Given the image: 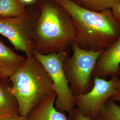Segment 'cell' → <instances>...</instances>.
Here are the masks:
<instances>
[{
	"label": "cell",
	"instance_id": "obj_1",
	"mask_svg": "<svg viewBox=\"0 0 120 120\" xmlns=\"http://www.w3.org/2000/svg\"><path fill=\"white\" fill-rule=\"evenodd\" d=\"M70 15L76 30L75 43L82 49L103 51L120 37V26L109 9L95 12L70 0H54Z\"/></svg>",
	"mask_w": 120,
	"mask_h": 120
},
{
	"label": "cell",
	"instance_id": "obj_2",
	"mask_svg": "<svg viewBox=\"0 0 120 120\" xmlns=\"http://www.w3.org/2000/svg\"><path fill=\"white\" fill-rule=\"evenodd\" d=\"M38 17L34 34V52L47 55L69 50L76 32L67 11L54 0H37Z\"/></svg>",
	"mask_w": 120,
	"mask_h": 120
},
{
	"label": "cell",
	"instance_id": "obj_3",
	"mask_svg": "<svg viewBox=\"0 0 120 120\" xmlns=\"http://www.w3.org/2000/svg\"><path fill=\"white\" fill-rule=\"evenodd\" d=\"M9 80L20 114L26 117L54 92L51 78L34 55L26 57L24 63Z\"/></svg>",
	"mask_w": 120,
	"mask_h": 120
},
{
	"label": "cell",
	"instance_id": "obj_4",
	"mask_svg": "<svg viewBox=\"0 0 120 120\" xmlns=\"http://www.w3.org/2000/svg\"><path fill=\"white\" fill-rule=\"evenodd\" d=\"M73 53L63 62V69L74 96L84 94L94 85L93 74L97 60L103 51L83 49L75 43L71 46Z\"/></svg>",
	"mask_w": 120,
	"mask_h": 120
},
{
	"label": "cell",
	"instance_id": "obj_5",
	"mask_svg": "<svg viewBox=\"0 0 120 120\" xmlns=\"http://www.w3.org/2000/svg\"><path fill=\"white\" fill-rule=\"evenodd\" d=\"M39 13L36 0L22 15L0 19V34L7 39L16 50L24 52L26 57L34 55V34Z\"/></svg>",
	"mask_w": 120,
	"mask_h": 120
},
{
	"label": "cell",
	"instance_id": "obj_6",
	"mask_svg": "<svg viewBox=\"0 0 120 120\" xmlns=\"http://www.w3.org/2000/svg\"><path fill=\"white\" fill-rule=\"evenodd\" d=\"M33 55L42 64L51 78L53 90L56 95V109L68 113L72 111L75 106L74 96L70 90L63 69V62L69 56V50L47 55L34 52Z\"/></svg>",
	"mask_w": 120,
	"mask_h": 120
},
{
	"label": "cell",
	"instance_id": "obj_7",
	"mask_svg": "<svg viewBox=\"0 0 120 120\" xmlns=\"http://www.w3.org/2000/svg\"><path fill=\"white\" fill-rule=\"evenodd\" d=\"M118 76L110 80L93 78L94 85L86 94L74 96L75 106L84 115L95 120L104 104L115 94Z\"/></svg>",
	"mask_w": 120,
	"mask_h": 120
},
{
	"label": "cell",
	"instance_id": "obj_8",
	"mask_svg": "<svg viewBox=\"0 0 120 120\" xmlns=\"http://www.w3.org/2000/svg\"><path fill=\"white\" fill-rule=\"evenodd\" d=\"M120 69V37L101 52L97 60L93 78L118 76Z\"/></svg>",
	"mask_w": 120,
	"mask_h": 120
},
{
	"label": "cell",
	"instance_id": "obj_9",
	"mask_svg": "<svg viewBox=\"0 0 120 120\" xmlns=\"http://www.w3.org/2000/svg\"><path fill=\"white\" fill-rule=\"evenodd\" d=\"M26 59V57L17 54L0 39V81H9Z\"/></svg>",
	"mask_w": 120,
	"mask_h": 120
},
{
	"label": "cell",
	"instance_id": "obj_10",
	"mask_svg": "<svg viewBox=\"0 0 120 120\" xmlns=\"http://www.w3.org/2000/svg\"><path fill=\"white\" fill-rule=\"evenodd\" d=\"M56 98L54 92L26 117L27 120H69L64 112L56 109Z\"/></svg>",
	"mask_w": 120,
	"mask_h": 120
},
{
	"label": "cell",
	"instance_id": "obj_11",
	"mask_svg": "<svg viewBox=\"0 0 120 120\" xmlns=\"http://www.w3.org/2000/svg\"><path fill=\"white\" fill-rule=\"evenodd\" d=\"M10 81H0V119L20 115L17 101L11 92Z\"/></svg>",
	"mask_w": 120,
	"mask_h": 120
},
{
	"label": "cell",
	"instance_id": "obj_12",
	"mask_svg": "<svg viewBox=\"0 0 120 120\" xmlns=\"http://www.w3.org/2000/svg\"><path fill=\"white\" fill-rule=\"evenodd\" d=\"M26 8L22 0H0V19L18 17L25 13Z\"/></svg>",
	"mask_w": 120,
	"mask_h": 120
},
{
	"label": "cell",
	"instance_id": "obj_13",
	"mask_svg": "<svg viewBox=\"0 0 120 120\" xmlns=\"http://www.w3.org/2000/svg\"><path fill=\"white\" fill-rule=\"evenodd\" d=\"M83 8L95 12L112 9L120 0H70Z\"/></svg>",
	"mask_w": 120,
	"mask_h": 120
},
{
	"label": "cell",
	"instance_id": "obj_14",
	"mask_svg": "<svg viewBox=\"0 0 120 120\" xmlns=\"http://www.w3.org/2000/svg\"><path fill=\"white\" fill-rule=\"evenodd\" d=\"M96 120H120V106L111 99L101 109Z\"/></svg>",
	"mask_w": 120,
	"mask_h": 120
},
{
	"label": "cell",
	"instance_id": "obj_15",
	"mask_svg": "<svg viewBox=\"0 0 120 120\" xmlns=\"http://www.w3.org/2000/svg\"><path fill=\"white\" fill-rule=\"evenodd\" d=\"M68 118L69 120H96L82 114L77 108L68 113Z\"/></svg>",
	"mask_w": 120,
	"mask_h": 120
},
{
	"label": "cell",
	"instance_id": "obj_16",
	"mask_svg": "<svg viewBox=\"0 0 120 120\" xmlns=\"http://www.w3.org/2000/svg\"><path fill=\"white\" fill-rule=\"evenodd\" d=\"M111 9L114 17L120 21V1Z\"/></svg>",
	"mask_w": 120,
	"mask_h": 120
},
{
	"label": "cell",
	"instance_id": "obj_17",
	"mask_svg": "<svg viewBox=\"0 0 120 120\" xmlns=\"http://www.w3.org/2000/svg\"><path fill=\"white\" fill-rule=\"evenodd\" d=\"M111 99L115 102L120 101V80L119 78L116 84V93Z\"/></svg>",
	"mask_w": 120,
	"mask_h": 120
},
{
	"label": "cell",
	"instance_id": "obj_18",
	"mask_svg": "<svg viewBox=\"0 0 120 120\" xmlns=\"http://www.w3.org/2000/svg\"><path fill=\"white\" fill-rule=\"evenodd\" d=\"M0 120H27L26 117L21 116V115L9 116L3 117Z\"/></svg>",
	"mask_w": 120,
	"mask_h": 120
},
{
	"label": "cell",
	"instance_id": "obj_19",
	"mask_svg": "<svg viewBox=\"0 0 120 120\" xmlns=\"http://www.w3.org/2000/svg\"><path fill=\"white\" fill-rule=\"evenodd\" d=\"M22 1L26 4H33L34 3L36 0H22Z\"/></svg>",
	"mask_w": 120,
	"mask_h": 120
},
{
	"label": "cell",
	"instance_id": "obj_20",
	"mask_svg": "<svg viewBox=\"0 0 120 120\" xmlns=\"http://www.w3.org/2000/svg\"><path fill=\"white\" fill-rule=\"evenodd\" d=\"M118 77L119 79L120 80V70H119V74H118Z\"/></svg>",
	"mask_w": 120,
	"mask_h": 120
}]
</instances>
